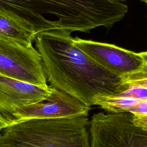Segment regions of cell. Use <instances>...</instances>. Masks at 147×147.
<instances>
[{
    "instance_id": "9",
    "label": "cell",
    "mask_w": 147,
    "mask_h": 147,
    "mask_svg": "<svg viewBox=\"0 0 147 147\" xmlns=\"http://www.w3.org/2000/svg\"><path fill=\"white\" fill-rule=\"evenodd\" d=\"M98 105L109 113H129L134 115H147V99H138L119 95L100 96L96 98Z\"/></svg>"
},
{
    "instance_id": "15",
    "label": "cell",
    "mask_w": 147,
    "mask_h": 147,
    "mask_svg": "<svg viewBox=\"0 0 147 147\" xmlns=\"http://www.w3.org/2000/svg\"><path fill=\"white\" fill-rule=\"evenodd\" d=\"M119 1H125V0H119Z\"/></svg>"
},
{
    "instance_id": "8",
    "label": "cell",
    "mask_w": 147,
    "mask_h": 147,
    "mask_svg": "<svg viewBox=\"0 0 147 147\" xmlns=\"http://www.w3.org/2000/svg\"><path fill=\"white\" fill-rule=\"evenodd\" d=\"M73 41L99 65L121 77L138 71L144 64L138 53L113 44L78 37L73 38Z\"/></svg>"
},
{
    "instance_id": "2",
    "label": "cell",
    "mask_w": 147,
    "mask_h": 147,
    "mask_svg": "<svg viewBox=\"0 0 147 147\" xmlns=\"http://www.w3.org/2000/svg\"><path fill=\"white\" fill-rule=\"evenodd\" d=\"M0 10L36 35L52 30L71 34L109 29L128 7L119 0H0Z\"/></svg>"
},
{
    "instance_id": "4",
    "label": "cell",
    "mask_w": 147,
    "mask_h": 147,
    "mask_svg": "<svg viewBox=\"0 0 147 147\" xmlns=\"http://www.w3.org/2000/svg\"><path fill=\"white\" fill-rule=\"evenodd\" d=\"M90 147H147V130L129 113L99 112L90 121Z\"/></svg>"
},
{
    "instance_id": "5",
    "label": "cell",
    "mask_w": 147,
    "mask_h": 147,
    "mask_svg": "<svg viewBox=\"0 0 147 147\" xmlns=\"http://www.w3.org/2000/svg\"><path fill=\"white\" fill-rule=\"evenodd\" d=\"M0 73L38 86L47 87L41 56L32 45L0 34Z\"/></svg>"
},
{
    "instance_id": "11",
    "label": "cell",
    "mask_w": 147,
    "mask_h": 147,
    "mask_svg": "<svg viewBox=\"0 0 147 147\" xmlns=\"http://www.w3.org/2000/svg\"><path fill=\"white\" fill-rule=\"evenodd\" d=\"M122 78L123 83L137 84L147 88V62L144 61L142 67L138 71Z\"/></svg>"
},
{
    "instance_id": "6",
    "label": "cell",
    "mask_w": 147,
    "mask_h": 147,
    "mask_svg": "<svg viewBox=\"0 0 147 147\" xmlns=\"http://www.w3.org/2000/svg\"><path fill=\"white\" fill-rule=\"evenodd\" d=\"M51 89V86H38L0 73V131L18 123L15 116L17 108L44 99Z\"/></svg>"
},
{
    "instance_id": "12",
    "label": "cell",
    "mask_w": 147,
    "mask_h": 147,
    "mask_svg": "<svg viewBox=\"0 0 147 147\" xmlns=\"http://www.w3.org/2000/svg\"><path fill=\"white\" fill-rule=\"evenodd\" d=\"M133 122L138 126L147 130V115H134Z\"/></svg>"
},
{
    "instance_id": "14",
    "label": "cell",
    "mask_w": 147,
    "mask_h": 147,
    "mask_svg": "<svg viewBox=\"0 0 147 147\" xmlns=\"http://www.w3.org/2000/svg\"><path fill=\"white\" fill-rule=\"evenodd\" d=\"M141 1L143 2L144 3H145L146 6V7H147V0H141Z\"/></svg>"
},
{
    "instance_id": "3",
    "label": "cell",
    "mask_w": 147,
    "mask_h": 147,
    "mask_svg": "<svg viewBox=\"0 0 147 147\" xmlns=\"http://www.w3.org/2000/svg\"><path fill=\"white\" fill-rule=\"evenodd\" d=\"M88 117L31 119L0 131V147H90Z\"/></svg>"
},
{
    "instance_id": "10",
    "label": "cell",
    "mask_w": 147,
    "mask_h": 147,
    "mask_svg": "<svg viewBox=\"0 0 147 147\" xmlns=\"http://www.w3.org/2000/svg\"><path fill=\"white\" fill-rule=\"evenodd\" d=\"M0 34L12 40L32 45L36 34L0 10Z\"/></svg>"
},
{
    "instance_id": "1",
    "label": "cell",
    "mask_w": 147,
    "mask_h": 147,
    "mask_svg": "<svg viewBox=\"0 0 147 147\" xmlns=\"http://www.w3.org/2000/svg\"><path fill=\"white\" fill-rule=\"evenodd\" d=\"M44 72L51 86L74 96L87 106L96 98L117 95L127 88L122 78L102 67L74 42L70 34L60 30L36 36Z\"/></svg>"
},
{
    "instance_id": "13",
    "label": "cell",
    "mask_w": 147,
    "mask_h": 147,
    "mask_svg": "<svg viewBox=\"0 0 147 147\" xmlns=\"http://www.w3.org/2000/svg\"><path fill=\"white\" fill-rule=\"evenodd\" d=\"M138 54L140 55V56L143 59V60L145 62H147V51L145 52H141L138 53Z\"/></svg>"
},
{
    "instance_id": "7",
    "label": "cell",
    "mask_w": 147,
    "mask_h": 147,
    "mask_svg": "<svg viewBox=\"0 0 147 147\" xmlns=\"http://www.w3.org/2000/svg\"><path fill=\"white\" fill-rule=\"evenodd\" d=\"M52 87V86H51ZM91 107L67 93L52 87L50 94L37 103L17 108L18 123L31 119L88 117Z\"/></svg>"
}]
</instances>
